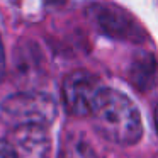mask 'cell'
Returning a JSON list of instances; mask_svg holds the SVG:
<instances>
[{
  "label": "cell",
  "instance_id": "obj_1",
  "mask_svg": "<svg viewBox=\"0 0 158 158\" xmlns=\"http://www.w3.org/2000/svg\"><path fill=\"white\" fill-rule=\"evenodd\" d=\"M90 116L97 133L110 143L129 146L143 136V123L136 104L116 89L104 87L97 94Z\"/></svg>",
  "mask_w": 158,
  "mask_h": 158
},
{
  "label": "cell",
  "instance_id": "obj_2",
  "mask_svg": "<svg viewBox=\"0 0 158 158\" xmlns=\"http://www.w3.org/2000/svg\"><path fill=\"white\" fill-rule=\"evenodd\" d=\"M58 106L44 92H19L9 95L0 106V119L9 127L49 126L56 119Z\"/></svg>",
  "mask_w": 158,
  "mask_h": 158
},
{
  "label": "cell",
  "instance_id": "obj_3",
  "mask_svg": "<svg viewBox=\"0 0 158 158\" xmlns=\"http://www.w3.org/2000/svg\"><path fill=\"white\" fill-rule=\"evenodd\" d=\"M102 83L95 75L85 70H77L65 77L61 85L63 104L72 116H89L97 94L102 90Z\"/></svg>",
  "mask_w": 158,
  "mask_h": 158
},
{
  "label": "cell",
  "instance_id": "obj_4",
  "mask_svg": "<svg viewBox=\"0 0 158 158\" xmlns=\"http://www.w3.org/2000/svg\"><path fill=\"white\" fill-rule=\"evenodd\" d=\"M7 139L19 158H48L49 136L44 126L10 127Z\"/></svg>",
  "mask_w": 158,
  "mask_h": 158
},
{
  "label": "cell",
  "instance_id": "obj_5",
  "mask_svg": "<svg viewBox=\"0 0 158 158\" xmlns=\"http://www.w3.org/2000/svg\"><path fill=\"white\" fill-rule=\"evenodd\" d=\"M100 27L104 32L121 39H134V32H139L134 27V22L129 15H126L119 9H107L100 7L97 14Z\"/></svg>",
  "mask_w": 158,
  "mask_h": 158
},
{
  "label": "cell",
  "instance_id": "obj_6",
  "mask_svg": "<svg viewBox=\"0 0 158 158\" xmlns=\"http://www.w3.org/2000/svg\"><path fill=\"white\" fill-rule=\"evenodd\" d=\"M60 158H97V155L92 150V146L83 139L70 138L65 141V146L61 148Z\"/></svg>",
  "mask_w": 158,
  "mask_h": 158
},
{
  "label": "cell",
  "instance_id": "obj_7",
  "mask_svg": "<svg viewBox=\"0 0 158 158\" xmlns=\"http://www.w3.org/2000/svg\"><path fill=\"white\" fill-rule=\"evenodd\" d=\"M0 158H19L9 139H0Z\"/></svg>",
  "mask_w": 158,
  "mask_h": 158
},
{
  "label": "cell",
  "instance_id": "obj_8",
  "mask_svg": "<svg viewBox=\"0 0 158 158\" xmlns=\"http://www.w3.org/2000/svg\"><path fill=\"white\" fill-rule=\"evenodd\" d=\"M5 75V53H4V44H2V38H0V80Z\"/></svg>",
  "mask_w": 158,
  "mask_h": 158
},
{
  "label": "cell",
  "instance_id": "obj_9",
  "mask_svg": "<svg viewBox=\"0 0 158 158\" xmlns=\"http://www.w3.org/2000/svg\"><path fill=\"white\" fill-rule=\"evenodd\" d=\"M155 124H156V131H158V107L155 110Z\"/></svg>",
  "mask_w": 158,
  "mask_h": 158
}]
</instances>
